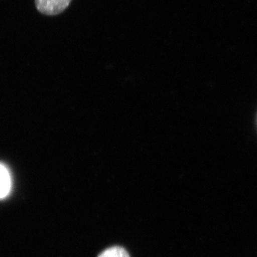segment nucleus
<instances>
[{
	"label": "nucleus",
	"instance_id": "obj_2",
	"mask_svg": "<svg viewBox=\"0 0 257 257\" xmlns=\"http://www.w3.org/2000/svg\"><path fill=\"white\" fill-rule=\"evenodd\" d=\"M11 189L12 178L10 171L4 164L0 163V199L8 197Z\"/></svg>",
	"mask_w": 257,
	"mask_h": 257
},
{
	"label": "nucleus",
	"instance_id": "obj_3",
	"mask_svg": "<svg viewBox=\"0 0 257 257\" xmlns=\"http://www.w3.org/2000/svg\"><path fill=\"white\" fill-rule=\"evenodd\" d=\"M98 257H130L127 251L119 246L107 248Z\"/></svg>",
	"mask_w": 257,
	"mask_h": 257
},
{
	"label": "nucleus",
	"instance_id": "obj_1",
	"mask_svg": "<svg viewBox=\"0 0 257 257\" xmlns=\"http://www.w3.org/2000/svg\"><path fill=\"white\" fill-rule=\"evenodd\" d=\"M72 0H35L39 13L47 16H55L63 13Z\"/></svg>",
	"mask_w": 257,
	"mask_h": 257
}]
</instances>
